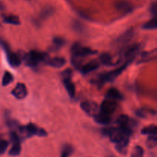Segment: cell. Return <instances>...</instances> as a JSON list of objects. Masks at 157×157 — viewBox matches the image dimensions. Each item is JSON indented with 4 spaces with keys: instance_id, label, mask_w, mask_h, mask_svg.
Here are the masks:
<instances>
[{
    "instance_id": "6da1fadb",
    "label": "cell",
    "mask_w": 157,
    "mask_h": 157,
    "mask_svg": "<svg viewBox=\"0 0 157 157\" xmlns=\"http://www.w3.org/2000/svg\"><path fill=\"white\" fill-rule=\"evenodd\" d=\"M18 54L22 59V60L25 62V64L31 67L37 66L40 63H46L48 59L50 58L48 54L38 50H31L29 53L22 52V53Z\"/></svg>"
},
{
    "instance_id": "8fae6325",
    "label": "cell",
    "mask_w": 157,
    "mask_h": 157,
    "mask_svg": "<svg viewBox=\"0 0 157 157\" xmlns=\"http://www.w3.org/2000/svg\"><path fill=\"white\" fill-rule=\"evenodd\" d=\"M153 60H157V48L152 50L142 52L141 57L138 63L140 64V63H147V62L153 61Z\"/></svg>"
},
{
    "instance_id": "7402d4cb",
    "label": "cell",
    "mask_w": 157,
    "mask_h": 157,
    "mask_svg": "<svg viewBox=\"0 0 157 157\" xmlns=\"http://www.w3.org/2000/svg\"><path fill=\"white\" fill-rule=\"evenodd\" d=\"M143 29H157V17H154L153 19L143 24Z\"/></svg>"
},
{
    "instance_id": "2e32d148",
    "label": "cell",
    "mask_w": 157,
    "mask_h": 157,
    "mask_svg": "<svg viewBox=\"0 0 157 157\" xmlns=\"http://www.w3.org/2000/svg\"><path fill=\"white\" fill-rule=\"evenodd\" d=\"M66 63V60L63 57H54V58H49L48 61L46 62V64L52 66L54 68H60L63 67Z\"/></svg>"
},
{
    "instance_id": "8992f818",
    "label": "cell",
    "mask_w": 157,
    "mask_h": 157,
    "mask_svg": "<svg viewBox=\"0 0 157 157\" xmlns=\"http://www.w3.org/2000/svg\"><path fill=\"white\" fill-rule=\"evenodd\" d=\"M80 107L87 115L93 117L100 113V105L93 100L82 101L80 103Z\"/></svg>"
},
{
    "instance_id": "ffe728a7",
    "label": "cell",
    "mask_w": 157,
    "mask_h": 157,
    "mask_svg": "<svg viewBox=\"0 0 157 157\" xmlns=\"http://www.w3.org/2000/svg\"><path fill=\"white\" fill-rule=\"evenodd\" d=\"M143 135H153L157 132V126L155 125H150L143 128L141 130Z\"/></svg>"
},
{
    "instance_id": "ba28073f",
    "label": "cell",
    "mask_w": 157,
    "mask_h": 157,
    "mask_svg": "<svg viewBox=\"0 0 157 157\" xmlns=\"http://www.w3.org/2000/svg\"><path fill=\"white\" fill-rule=\"evenodd\" d=\"M10 138H11L12 146L11 149L9 152V154L12 156H16L19 155L21 152V144H20V139H19V135L16 132H12L11 135H10Z\"/></svg>"
},
{
    "instance_id": "7a4b0ae2",
    "label": "cell",
    "mask_w": 157,
    "mask_h": 157,
    "mask_svg": "<svg viewBox=\"0 0 157 157\" xmlns=\"http://www.w3.org/2000/svg\"><path fill=\"white\" fill-rule=\"evenodd\" d=\"M133 60L134 59H126V62H125L120 67L116 68V69L109 71V72H106V73H103L98 75L97 78H96V83L100 84L101 85V84H104L105 83V82H112V81L115 80L120 74H122V72L128 67V66H129Z\"/></svg>"
},
{
    "instance_id": "30bf717a",
    "label": "cell",
    "mask_w": 157,
    "mask_h": 157,
    "mask_svg": "<svg viewBox=\"0 0 157 157\" xmlns=\"http://www.w3.org/2000/svg\"><path fill=\"white\" fill-rule=\"evenodd\" d=\"M12 94L19 99H22L26 97L28 95V91H27V88L23 83H18L16 86L12 91Z\"/></svg>"
},
{
    "instance_id": "d4e9b609",
    "label": "cell",
    "mask_w": 157,
    "mask_h": 157,
    "mask_svg": "<svg viewBox=\"0 0 157 157\" xmlns=\"http://www.w3.org/2000/svg\"><path fill=\"white\" fill-rule=\"evenodd\" d=\"M146 143H147L148 147L149 148H153L157 146V132L153 135L149 136Z\"/></svg>"
},
{
    "instance_id": "9a60e30c",
    "label": "cell",
    "mask_w": 157,
    "mask_h": 157,
    "mask_svg": "<svg viewBox=\"0 0 157 157\" xmlns=\"http://www.w3.org/2000/svg\"><path fill=\"white\" fill-rule=\"evenodd\" d=\"M116 8L119 11L123 12V13H129L133 10L132 4L126 0H120L116 2Z\"/></svg>"
},
{
    "instance_id": "4316f807",
    "label": "cell",
    "mask_w": 157,
    "mask_h": 157,
    "mask_svg": "<svg viewBox=\"0 0 157 157\" xmlns=\"http://www.w3.org/2000/svg\"><path fill=\"white\" fill-rule=\"evenodd\" d=\"M143 155H144V150L143 147L136 146L132 150L130 157H143Z\"/></svg>"
},
{
    "instance_id": "f546056e",
    "label": "cell",
    "mask_w": 157,
    "mask_h": 157,
    "mask_svg": "<svg viewBox=\"0 0 157 157\" xmlns=\"http://www.w3.org/2000/svg\"><path fill=\"white\" fill-rule=\"evenodd\" d=\"M109 157H116V156H114V155H110Z\"/></svg>"
},
{
    "instance_id": "52a82bcc",
    "label": "cell",
    "mask_w": 157,
    "mask_h": 157,
    "mask_svg": "<svg viewBox=\"0 0 157 157\" xmlns=\"http://www.w3.org/2000/svg\"><path fill=\"white\" fill-rule=\"evenodd\" d=\"M116 108H117V103H116V100L105 98L102 101V104L100 105V112L106 115H109V116H111L116 111Z\"/></svg>"
},
{
    "instance_id": "7c38bea8",
    "label": "cell",
    "mask_w": 157,
    "mask_h": 157,
    "mask_svg": "<svg viewBox=\"0 0 157 157\" xmlns=\"http://www.w3.org/2000/svg\"><path fill=\"white\" fill-rule=\"evenodd\" d=\"M71 78L72 76H63V82L69 96L71 98H74L75 96V86L71 80Z\"/></svg>"
},
{
    "instance_id": "e0dca14e",
    "label": "cell",
    "mask_w": 157,
    "mask_h": 157,
    "mask_svg": "<svg viewBox=\"0 0 157 157\" xmlns=\"http://www.w3.org/2000/svg\"><path fill=\"white\" fill-rule=\"evenodd\" d=\"M95 121L97 123L101 125H108L111 123V117L109 115L105 114V113H98L96 116H95L94 117Z\"/></svg>"
},
{
    "instance_id": "44dd1931",
    "label": "cell",
    "mask_w": 157,
    "mask_h": 157,
    "mask_svg": "<svg viewBox=\"0 0 157 157\" xmlns=\"http://www.w3.org/2000/svg\"><path fill=\"white\" fill-rule=\"evenodd\" d=\"M99 60L104 66H112L113 64L111 56L109 53H102L99 57Z\"/></svg>"
},
{
    "instance_id": "3957f363",
    "label": "cell",
    "mask_w": 157,
    "mask_h": 157,
    "mask_svg": "<svg viewBox=\"0 0 157 157\" xmlns=\"http://www.w3.org/2000/svg\"><path fill=\"white\" fill-rule=\"evenodd\" d=\"M72 59L82 61V59L90 56L95 55L97 51L93 50L90 47L82 46L80 43H75L72 46Z\"/></svg>"
},
{
    "instance_id": "cb8c5ba5",
    "label": "cell",
    "mask_w": 157,
    "mask_h": 157,
    "mask_svg": "<svg viewBox=\"0 0 157 157\" xmlns=\"http://www.w3.org/2000/svg\"><path fill=\"white\" fill-rule=\"evenodd\" d=\"M66 43V40L62 37H55L52 40V44H53V49H59L63 47Z\"/></svg>"
},
{
    "instance_id": "83f0119b",
    "label": "cell",
    "mask_w": 157,
    "mask_h": 157,
    "mask_svg": "<svg viewBox=\"0 0 157 157\" xmlns=\"http://www.w3.org/2000/svg\"><path fill=\"white\" fill-rule=\"evenodd\" d=\"M9 146V143L6 140H0V155L5 152L7 147Z\"/></svg>"
},
{
    "instance_id": "5b68a950",
    "label": "cell",
    "mask_w": 157,
    "mask_h": 157,
    "mask_svg": "<svg viewBox=\"0 0 157 157\" xmlns=\"http://www.w3.org/2000/svg\"><path fill=\"white\" fill-rule=\"evenodd\" d=\"M0 44L3 47L4 50L6 53L7 60H8L10 66H12L13 67H18V66H20L21 63H22V59L20 58L19 54L15 53L13 51L10 50V47L6 44V43H5L2 39H0Z\"/></svg>"
},
{
    "instance_id": "ac0fdd59",
    "label": "cell",
    "mask_w": 157,
    "mask_h": 157,
    "mask_svg": "<svg viewBox=\"0 0 157 157\" xmlns=\"http://www.w3.org/2000/svg\"><path fill=\"white\" fill-rule=\"evenodd\" d=\"M105 98L114 99V100H121L123 99V95L116 88H111L108 90L105 94Z\"/></svg>"
},
{
    "instance_id": "5bb4252c",
    "label": "cell",
    "mask_w": 157,
    "mask_h": 157,
    "mask_svg": "<svg viewBox=\"0 0 157 157\" xmlns=\"http://www.w3.org/2000/svg\"><path fill=\"white\" fill-rule=\"evenodd\" d=\"M133 36H134V30L132 29H128L127 31H126L124 33H123L121 36H119V37L117 38V39H116V43L120 45L126 44V43H129L131 39H132V38L133 37Z\"/></svg>"
},
{
    "instance_id": "603a6c76",
    "label": "cell",
    "mask_w": 157,
    "mask_h": 157,
    "mask_svg": "<svg viewBox=\"0 0 157 157\" xmlns=\"http://www.w3.org/2000/svg\"><path fill=\"white\" fill-rule=\"evenodd\" d=\"M73 152V147L69 144H66L61 151V157H69Z\"/></svg>"
},
{
    "instance_id": "f1b7e54d",
    "label": "cell",
    "mask_w": 157,
    "mask_h": 157,
    "mask_svg": "<svg viewBox=\"0 0 157 157\" xmlns=\"http://www.w3.org/2000/svg\"><path fill=\"white\" fill-rule=\"evenodd\" d=\"M150 12L154 17H157V2H152L150 6Z\"/></svg>"
},
{
    "instance_id": "9c48e42d",
    "label": "cell",
    "mask_w": 157,
    "mask_h": 157,
    "mask_svg": "<svg viewBox=\"0 0 157 157\" xmlns=\"http://www.w3.org/2000/svg\"><path fill=\"white\" fill-rule=\"evenodd\" d=\"M140 49H141V45L140 44H134L132 45L131 46L128 47L126 50L123 52V57L126 59H135L136 56L138 55L140 52Z\"/></svg>"
},
{
    "instance_id": "484cf974",
    "label": "cell",
    "mask_w": 157,
    "mask_h": 157,
    "mask_svg": "<svg viewBox=\"0 0 157 157\" xmlns=\"http://www.w3.org/2000/svg\"><path fill=\"white\" fill-rule=\"evenodd\" d=\"M13 80V75L10 72H6L2 77V86H6L11 83Z\"/></svg>"
},
{
    "instance_id": "4fadbf2b",
    "label": "cell",
    "mask_w": 157,
    "mask_h": 157,
    "mask_svg": "<svg viewBox=\"0 0 157 157\" xmlns=\"http://www.w3.org/2000/svg\"><path fill=\"white\" fill-rule=\"evenodd\" d=\"M99 67V63L96 60H93L91 62H89L86 64L82 65L80 67L79 70L82 74H88L90 72L95 71Z\"/></svg>"
},
{
    "instance_id": "d6986e66",
    "label": "cell",
    "mask_w": 157,
    "mask_h": 157,
    "mask_svg": "<svg viewBox=\"0 0 157 157\" xmlns=\"http://www.w3.org/2000/svg\"><path fill=\"white\" fill-rule=\"evenodd\" d=\"M4 22L8 24H12V25H19L20 24V20L17 16L12 14L4 15L3 16Z\"/></svg>"
},
{
    "instance_id": "277c9868",
    "label": "cell",
    "mask_w": 157,
    "mask_h": 157,
    "mask_svg": "<svg viewBox=\"0 0 157 157\" xmlns=\"http://www.w3.org/2000/svg\"><path fill=\"white\" fill-rule=\"evenodd\" d=\"M19 131L20 135L23 137H29L32 136H46L48 135L47 132L43 128L38 127L33 123H29L26 126H19Z\"/></svg>"
}]
</instances>
